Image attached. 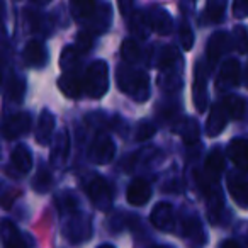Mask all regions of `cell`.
I'll use <instances>...</instances> for the list:
<instances>
[{"mask_svg": "<svg viewBox=\"0 0 248 248\" xmlns=\"http://www.w3.org/2000/svg\"><path fill=\"white\" fill-rule=\"evenodd\" d=\"M68 153H70V138L68 133L65 129L58 133L55 136V141L51 146V155H49V162L55 169H63L68 160Z\"/></svg>", "mask_w": 248, "mask_h": 248, "instance_id": "cell-12", "label": "cell"}, {"mask_svg": "<svg viewBox=\"0 0 248 248\" xmlns=\"http://www.w3.org/2000/svg\"><path fill=\"white\" fill-rule=\"evenodd\" d=\"M231 45H233V39L226 32H216V34L211 36V39L207 41V49H206V56L209 65L211 66L216 65L221 56L230 49Z\"/></svg>", "mask_w": 248, "mask_h": 248, "instance_id": "cell-11", "label": "cell"}, {"mask_svg": "<svg viewBox=\"0 0 248 248\" xmlns=\"http://www.w3.org/2000/svg\"><path fill=\"white\" fill-rule=\"evenodd\" d=\"M129 29L133 31V34L138 36L140 39H146L150 34V19L148 14H143V12H136L129 17Z\"/></svg>", "mask_w": 248, "mask_h": 248, "instance_id": "cell-27", "label": "cell"}, {"mask_svg": "<svg viewBox=\"0 0 248 248\" xmlns=\"http://www.w3.org/2000/svg\"><path fill=\"white\" fill-rule=\"evenodd\" d=\"M110 7L109 5H102L100 9H97L95 14L92 16L93 21L90 22L89 26V31L90 32H106L107 28L110 26V21H112V17H110Z\"/></svg>", "mask_w": 248, "mask_h": 248, "instance_id": "cell-26", "label": "cell"}, {"mask_svg": "<svg viewBox=\"0 0 248 248\" xmlns=\"http://www.w3.org/2000/svg\"><path fill=\"white\" fill-rule=\"evenodd\" d=\"M156 133V128L155 124L150 123V121H141V123L138 124V128H136V140L138 141H146V140H150L153 135Z\"/></svg>", "mask_w": 248, "mask_h": 248, "instance_id": "cell-34", "label": "cell"}, {"mask_svg": "<svg viewBox=\"0 0 248 248\" xmlns=\"http://www.w3.org/2000/svg\"><path fill=\"white\" fill-rule=\"evenodd\" d=\"M119 4V11L123 16H129L133 11V0H117Z\"/></svg>", "mask_w": 248, "mask_h": 248, "instance_id": "cell-37", "label": "cell"}, {"mask_svg": "<svg viewBox=\"0 0 248 248\" xmlns=\"http://www.w3.org/2000/svg\"><path fill=\"white\" fill-rule=\"evenodd\" d=\"M114 153H116V143L110 140V136L99 135L90 145L89 158L97 165H104L114 158Z\"/></svg>", "mask_w": 248, "mask_h": 248, "instance_id": "cell-6", "label": "cell"}, {"mask_svg": "<svg viewBox=\"0 0 248 248\" xmlns=\"http://www.w3.org/2000/svg\"><path fill=\"white\" fill-rule=\"evenodd\" d=\"M228 119H230V116H228V110H226V107L223 106V102L211 107V112H209L207 121H206L207 136L214 138V136L221 135L223 129H224V126H226Z\"/></svg>", "mask_w": 248, "mask_h": 248, "instance_id": "cell-14", "label": "cell"}, {"mask_svg": "<svg viewBox=\"0 0 248 248\" xmlns=\"http://www.w3.org/2000/svg\"><path fill=\"white\" fill-rule=\"evenodd\" d=\"M2 234H4L5 247H21V245H24L21 240L19 230L9 219H4V223H2Z\"/></svg>", "mask_w": 248, "mask_h": 248, "instance_id": "cell-29", "label": "cell"}, {"mask_svg": "<svg viewBox=\"0 0 248 248\" xmlns=\"http://www.w3.org/2000/svg\"><path fill=\"white\" fill-rule=\"evenodd\" d=\"M55 131V116L49 110H43L39 116L38 128H36V141L39 145H48Z\"/></svg>", "mask_w": 248, "mask_h": 248, "instance_id": "cell-20", "label": "cell"}, {"mask_svg": "<svg viewBox=\"0 0 248 248\" xmlns=\"http://www.w3.org/2000/svg\"><path fill=\"white\" fill-rule=\"evenodd\" d=\"M228 0H207L206 11H204V21L207 24H217L223 21L224 12H226Z\"/></svg>", "mask_w": 248, "mask_h": 248, "instance_id": "cell-25", "label": "cell"}, {"mask_svg": "<svg viewBox=\"0 0 248 248\" xmlns=\"http://www.w3.org/2000/svg\"><path fill=\"white\" fill-rule=\"evenodd\" d=\"M194 5H196V0H180V7H182V11H186V12L192 11Z\"/></svg>", "mask_w": 248, "mask_h": 248, "instance_id": "cell-38", "label": "cell"}, {"mask_svg": "<svg viewBox=\"0 0 248 248\" xmlns=\"http://www.w3.org/2000/svg\"><path fill=\"white\" fill-rule=\"evenodd\" d=\"M223 106L226 107L228 110V116L230 119L238 121L245 116V110H247V102H245L241 97L238 95H230L223 100Z\"/></svg>", "mask_w": 248, "mask_h": 248, "instance_id": "cell-28", "label": "cell"}, {"mask_svg": "<svg viewBox=\"0 0 248 248\" xmlns=\"http://www.w3.org/2000/svg\"><path fill=\"white\" fill-rule=\"evenodd\" d=\"M83 189H85L89 199L92 204L100 211H107L112 204V190H110L109 184L104 180L102 175L99 173H89L83 179Z\"/></svg>", "mask_w": 248, "mask_h": 248, "instance_id": "cell-3", "label": "cell"}, {"mask_svg": "<svg viewBox=\"0 0 248 248\" xmlns=\"http://www.w3.org/2000/svg\"><path fill=\"white\" fill-rule=\"evenodd\" d=\"M233 16L236 19L248 17V0H233Z\"/></svg>", "mask_w": 248, "mask_h": 248, "instance_id": "cell-36", "label": "cell"}, {"mask_svg": "<svg viewBox=\"0 0 248 248\" xmlns=\"http://www.w3.org/2000/svg\"><path fill=\"white\" fill-rule=\"evenodd\" d=\"M148 19H150V26L152 29L160 36H167L170 34V31L173 29V21L170 17L169 11H165L160 5H153L148 11Z\"/></svg>", "mask_w": 248, "mask_h": 248, "instance_id": "cell-16", "label": "cell"}, {"mask_svg": "<svg viewBox=\"0 0 248 248\" xmlns=\"http://www.w3.org/2000/svg\"><path fill=\"white\" fill-rule=\"evenodd\" d=\"M70 11L75 21H89L97 11L95 0H70Z\"/></svg>", "mask_w": 248, "mask_h": 248, "instance_id": "cell-23", "label": "cell"}, {"mask_svg": "<svg viewBox=\"0 0 248 248\" xmlns=\"http://www.w3.org/2000/svg\"><path fill=\"white\" fill-rule=\"evenodd\" d=\"M29 129H31V116L28 112H17L4 121L2 135L5 140H16L29 133Z\"/></svg>", "mask_w": 248, "mask_h": 248, "instance_id": "cell-7", "label": "cell"}, {"mask_svg": "<svg viewBox=\"0 0 248 248\" xmlns=\"http://www.w3.org/2000/svg\"><path fill=\"white\" fill-rule=\"evenodd\" d=\"M179 38H180V45L186 51L192 49L194 46V31L187 22H182L180 24V29H179Z\"/></svg>", "mask_w": 248, "mask_h": 248, "instance_id": "cell-33", "label": "cell"}, {"mask_svg": "<svg viewBox=\"0 0 248 248\" xmlns=\"http://www.w3.org/2000/svg\"><path fill=\"white\" fill-rule=\"evenodd\" d=\"M182 233H184V238L190 240L192 243L202 245V243H206V241H207L206 231H204L202 223H201L197 216H190V217H187V219L184 221Z\"/></svg>", "mask_w": 248, "mask_h": 248, "instance_id": "cell-19", "label": "cell"}, {"mask_svg": "<svg viewBox=\"0 0 248 248\" xmlns=\"http://www.w3.org/2000/svg\"><path fill=\"white\" fill-rule=\"evenodd\" d=\"M173 133L180 136L184 141L189 145V143H196L199 140V135H201V129H199V124L197 121L194 119H184L177 124L175 128H173Z\"/></svg>", "mask_w": 248, "mask_h": 248, "instance_id": "cell-24", "label": "cell"}, {"mask_svg": "<svg viewBox=\"0 0 248 248\" xmlns=\"http://www.w3.org/2000/svg\"><path fill=\"white\" fill-rule=\"evenodd\" d=\"M223 167H224L223 153H221V150L214 148L206 158V165H204L206 173H204V179L216 180V182H217V180H219L221 172H223Z\"/></svg>", "mask_w": 248, "mask_h": 248, "instance_id": "cell-21", "label": "cell"}, {"mask_svg": "<svg viewBox=\"0 0 248 248\" xmlns=\"http://www.w3.org/2000/svg\"><path fill=\"white\" fill-rule=\"evenodd\" d=\"M126 199L131 206H145L148 201L152 199V187L145 179H136L129 184L128 190H126Z\"/></svg>", "mask_w": 248, "mask_h": 248, "instance_id": "cell-13", "label": "cell"}, {"mask_svg": "<svg viewBox=\"0 0 248 248\" xmlns=\"http://www.w3.org/2000/svg\"><path fill=\"white\" fill-rule=\"evenodd\" d=\"M22 56H24L26 65L32 66V68H41V66H45L48 63V49H46L45 43L36 41V39L26 45Z\"/></svg>", "mask_w": 248, "mask_h": 248, "instance_id": "cell-15", "label": "cell"}, {"mask_svg": "<svg viewBox=\"0 0 248 248\" xmlns=\"http://www.w3.org/2000/svg\"><path fill=\"white\" fill-rule=\"evenodd\" d=\"M36 4H41V5H45V4H49L51 0H34Z\"/></svg>", "mask_w": 248, "mask_h": 248, "instance_id": "cell-41", "label": "cell"}, {"mask_svg": "<svg viewBox=\"0 0 248 248\" xmlns=\"http://www.w3.org/2000/svg\"><path fill=\"white\" fill-rule=\"evenodd\" d=\"M245 85L248 87V65H247V68H245Z\"/></svg>", "mask_w": 248, "mask_h": 248, "instance_id": "cell-40", "label": "cell"}, {"mask_svg": "<svg viewBox=\"0 0 248 248\" xmlns=\"http://www.w3.org/2000/svg\"><path fill=\"white\" fill-rule=\"evenodd\" d=\"M63 217H66L65 224H63V233L72 243H80V241L89 240L90 234H92V224H90L89 216L75 211V213L66 214Z\"/></svg>", "mask_w": 248, "mask_h": 248, "instance_id": "cell-4", "label": "cell"}, {"mask_svg": "<svg viewBox=\"0 0 248 248\" xmlns=\"http://www.w3.org/2000/svg\"><path fill=\"white\" fill-rule=\"evenodd\" d=\"M241 75V66L236 58H228L226 62L221 65L219 73L216 78V89L219 92H226V90L233 89L240 83Z\"/></svg>", "mask_w": 248, "mask_h": 248, "instance_id": "cell-5", "label": "cell"}, {"mask_svg": "<svg viewBox=\"0 0 248 248\" xmlns=\"http://www.w3.org/2000/svg\"><path fill=\"white\" fill-rule=\"evenodd\" d=\"M36 192H48L49 187H51V173L48 169H39L38 175H36L34 182H32Z\"/></svg>", "mask_w": 248, "mask_h": 248, "instance_id": "cell-32", "label": "cell"}, {"mask_svg": "<svg viewBox=\"0 0 248 248\" xmlns=\"http://www.w3.org/2000/svg\"><path fill=\"white\" fill-rule=\"evenodd\" d=\"M192 99L197 112H204L207 107V75H206V68H202L201 63H197L196 70H194Z\"/></svg>", "mask_w": 248, "mask_h": 248, "instance_id": "cell-8", "label": "cell"}, {"mask_svg": "<svg viewBox=\"0 0 248 248\" xmlns=\"http://www.w3.org/2000/svg\"><path fill=\"white\" fill-rule=\"evenodd\" d=\"M11 162L19 173H28L32 167V153L28 146L17 145L11 155Z\"/></svg>", "mask_w": 248, "mask_h": 248, "instance_id": "cell-22", "label": "cell"}, {"mask_svg": "<svg viewBox=\"0 0 248 248\" xmlns=\"http://www.w3.org/2000/svg\"><path fill=\"white\" fill-rule=\"evenodd\" d=\"M58 87L66 97L72 99H78L83 92V78H78L72 70H65L62 77L58 80Z\"/></svg>", "mask_w": 248, "mask_h": 248, "instance_id": "cell-18", "label": "cell"}, {"mask_svg": "<svg viewBox=\"0 0 248 248\" xmlns=\"http://www.w3.org/2000/svg\"><path fill=\"white\" fill-rule=\"evenodd\" d=\"M152 224L160 231H172L175 228V216L169 202H158L150 214Z\"/></svg>", "mask_w": 248, "mask_h": 248, "instance_id": "cell-10", "label": "cell"}, {"mask_svg": "<svg viewBox=\"0 0 248 248\" xmlns=\"http://www.w3.org/2000/svg\"><path fill=\"white\" fill-rule=\"evenodd\" d=\"M228 189L234 202L243 209H248V172L231 175L228 179Z\"/></svg>", "mask_w": 248, "mask_h": 248, "instance_id": "cell-9", "label": "cell"}, {"mask_svg": "<svg viewBox=\"0 0 248 248\" xmlns=\"http://www.w3.org/2000/svg\"><path fill=\"white\" fill-rule=\"evenodd\" d=\"M221 247H240V243L238 241H234V240H224V241H221Z\"/></svg>", "mask_w": 248, "mask_h": 248, "instance_id": "cell-39", "label": "cell"}, {"mask_svg": "<svg viewBox=\"0 0 248 248\" xmlns=\"http://www.w3.org/2000/svg\"><path fill=\"white\" fill-rule=\"evenodd\" d=\"M24 92H26L24 80L19 78V77H12L11 82L7 83V95L11 97V100L21 102L22 97H24Z\"/></svg>", "mask_w": 248, "mask_h": 248, "instance_id": "cell-31", "label": "cell"}, {"mask_svg": "<svg viewBox=\"0 0 248 248\" xmlns=\"http://www.w3.org/2000/svg\"><path fill=\"white\" fill-rule=\"evenodd\" d=\"M109 90V70L107 63L99 60L87 68L83 75V92L90 99H102Z\"/></svg>", "mask_w": 248, "mask_h": 248, "instance_id": "cell-2", "label": "cell"}, {"mask_svg": "<svg viewBox=\"0 0 248 248\" xmlns=\"http://www.w3.org/2000/svg\"><path fill=\"white\" fill-rule=\"evenodd\" d=\"M228 156L238 170L248 172V140L234 138L228 145Z\"/></svg>", "mask_w": 248, "mask_h": 248, "instance_id": "cell-17", "label": "cell"}, {"mask_svg": "<svg viewBox=\"0 0 248 248\" xmlns=\"http://www.w3.org/2000/svg\"><path fill=\"white\" fill-rule=\"evenodd\" d=\"M117 87L123 93L129 95L138 102H145L150 97V80L148 75L141 70L129 68V66H119L116 73Z\"/></svg>", "mask_w": 248, "mask_h": 248, "instance_id": "cell-1", "label": "cell"}, {"mask_svg": "<svg viewBox=\"0 0 248 248\" xmlns=\"http://www.w3.org/2000/svg\"><path fill=\"white\" fill-rule=\"evenodd\" d=\"M121 53H123V58L128 63H136L141 60V48L140 45L135 41V39L128 38L123 41V46H121Z\"/></svg>", "mask_w": 248, "mask_h": 248, "instance_id": "cell-30", "label": "cell"}, {"mask_svg": "<svg viewBox=\"0 0 248 248\" xmlns=\"http://www.w3.org/2000/svg\"><path fill=\"white\" fill-rule=\"evenodd\" d=\"M233 45L240 53L248 51V34L245 28H236L233 34Z\"/></svg>", "mask_w": 248, "mask_h": 248, "instance_id": "cell-35", "label": "cell"}]
</instances>
